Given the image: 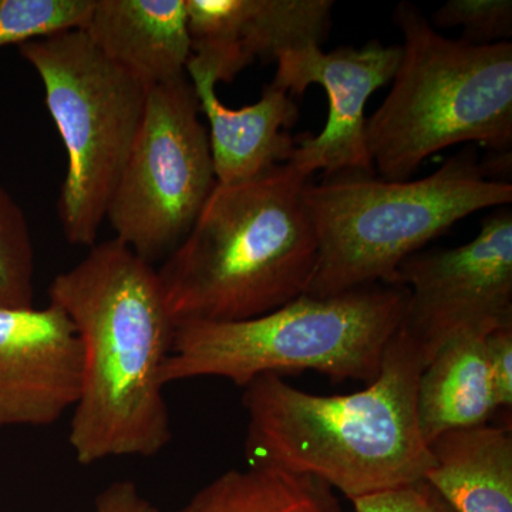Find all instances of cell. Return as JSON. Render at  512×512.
Returning a JSON list of instances; mask_svg holds the SVG:
<instances>
[{
    "mask_svg": "<svg viewBox=\"0 0 512 512\" xmlns=\"http://www.w3.org/2000/svg\"><path fill=\"white\" fill-rule=\"evenodd\" d=\"M394 285L409 291L402 332L424 365L450 340L488 335L512 323V212H491L473 241L416 252L397 268Z\"/></svg>",
    "mask_w": 512,
    "mask_h": 512,
    "instance_id": "9",
    "label": "cell"
},
{
    "mask_svg": "<svg viewBox=\"0 0 512 512\" xmlns=\"http://www.w3.org/2000/svg\"><path fill=\"white\" fill-rule=\"evenodd\" d=\"M424 366L399 329L379 376L359 392L320 396L279 375L256 377L242 399L248 467L316 478L350 501L424 480L431 467L417 420Z\"/></svg>",
    "mask_w": 512,
    "mask_h": 512,
    "instance_id": "2",
    "label": "cell"
},
{
    "mask_svg": "<svg viewBox=\"0 0 512 512\" xmlns=\"http://www.w3.org/2000/svg\"><path fill=\"white\" fill-rule=\"evenodd\" d=\"M433 28H461L468 45L507 42L512 36L511 0H448L433 13Z\"/></svg>",
    "mask_w": 512,
    "mask_h": 512,
    "instance_id": "20",
    "label": "cell"
},
{
    "mask_svg": "<svg viewBox=\"0 0 512 512\" xmlns=\"http://www.w3.org/2000/svg\"><path fill=\"white\" fill-rule=\"evenodd\" d=\"M427 481L456 512H512V436L507 427H468L430 444Z\"/></svg>",
    "mask_w": 512,
    "mask_h": 512,
    "instance_id": "15",
    "label": "cell"
},
{
    "mask_svg": "<svg viewBox=\"0 0 512 512\" xmlns=\"http://www.w3.org/2000/svg\"><path fill=\"white\" fill-rule=\"evenodd\" d=\"M82 345L69 316L46 308H0V427L52 426L74 409Z\"/></svg>",
    "mask_w": 512,
    "mask_h": 512,
    "instance_id": "11",
    "label": "cell"
},
{
    "mask_svg": "<svg viewBox=\"0 0 512 512\" xmlns=\"http://www.w3.org/2000/svg\"><path fill=\"white\" fill-rule=\"evenodd\" d=\"M485 355L498 409L512 406V323L485 335Z\"/></svg>",
    "mask_w": 512,
    "mask_h": 512,
    "instance_id": "22",
    "label": "cell"
},
{
    "mask_svg": "<svg viewBox=\"0 0 512 512\" xmlns=\"http://www.w3.org/2000/svg\"><path fill=\"white\" fill-rule=\"evenodd\" d=\"M356 512H456L426 480L352 501Z\"/></svg>",
    "mask_w": 512,
    "mask_h": 512,
    "instance_id": "21",
    "label": "cell"
},
{
    "mask_svg": "<svg viewBox=\"0 0 512 512\" xmlns=\"http://www.w3.org/2000/svg\"><path fill=\"white\" fill-rule=\"evenodd\" d=\"M96 0H0V47L84 30Z\"/></svg>",
    "mask_w": 512,
    "mask_h": 512,
    "instance_id": "19",
    "label": "cell"
},
{
    "mask_svg": "<svg viewBox=\"0 0 512 512\" xmlns=\"http://www.w3.org/2000/svg\"><path fill=\"white\" fill-rule=\"evenodd\" d=\"M35 249L28 218L0 185V308H30L35 296Z\"/></svg>",
    "mask_w": 512,
    "mask_h": 512,
    "instance_id": "18",
    "label": "cell"
},
{
    "mask_svg": "<svg viewBox=\"0 0 512 512\" xmlns=\"http://www.w3.org/2000/svg\"><path fill=\"white\" fill-rule=\"evenodd\" d=\"M393 20L402 55L392 89L366 124L367 148L383 180H412L424 160L456 144L510 150L512 43L450 39L407 0Z\"/></svg>",
    "mask_w": 512,
    "mask_h": 512,
    "instance_id": "4",
    "label": "cell"
},
{
    "mask_svg": "<svg viewBox=\"0 0 512 512\" xmlns=\"http://www.w3.org/2000/svg\"><path fill=\"white\" fill-rule=\"evenodd\" d=\"M39 74L67 154L57 200L64 237L92 248L143 123L150 87L114 63L84 30L18 47Z\"/></svg>",
    "mask_w": 512,
    "mask_h": 512,
    "instance_id": "7",
    "label": "cell"
},
{
    "mask_svg": "<svg viewBox=\"0 0 512 512\" xmlns=\"http://www.w3.org/2000/svg\"><path fill=\"white\" fill-rule=\"evenodd\" d=\"M187 77L210 124L208 137L218 184L245 183L289 163L296 147L289 130L299 120V107L291 93L269 83L256 103L231 109L218 99L214 74L192 57Z\"/></svg>",
    "mask_w": 512,
    "mask_h": 512,
    "instance_id": "13",
    "label": "cell"
},
{
    "mask_svg": "<svg viewBox=\"0 0 512 512\" xmlns=\"http://www.w3.org/2000/svg\"><path fill=\"white\" fill-rule=\"evenodd\" d=\"M400 46L372 40L362 47L342 46L323 52L308 45L289 50L276 60L272 84L291 96H303L318 84L328 96L329 116L318 136L296 143L289 164L311 178L316 171L375 175L366 141V104L380 87L392 82Z\"/></svg>",
    "mask_w": 512,
    "mask_h": 512,
    "instance_id": "10",
    "label": "cell"
},
{
    "mask_svg": "<svg viewBox=\"0 0 512 512\" xmlns=\"http://www.w3.org/2000/svg\"><path fill=\"white\" fill-rule=\"evenodd\" d=\"M94 512H160L133 481L107 485L94 501Z\"/></svg>",
    "mask_w": 512,
    "mask_h": 512,
    "instance_id": "23",
    "label": "cell"
},
{
    "mask_svg": "<svg viewBox=\"0 0 512 512\" xmlns=\"http://www.w3.org/2000/svg\"><path fill=\"white\" fill-rule=\"evenodd\" d=\"M47 295L82 345L69 431L77 463L157 456L173 437L164 367L175 332L157 269L113 238L57 275Z\"/></svg>",
    "mask_w": 512,
    "mask_h": 512,
    "instance_id": "1",
    "label": "cell"
},
{
    "mask_svg": "<svg viewBox=\"0 0 512 512\" xmlns=\"http://www.w3.org/2000/svg\"><path fill=\"white\" fill-rule=\"evenodd\" d=\"M177 512H342L335 491L306 476L266 468L225 471Z\"/></svg>",
    "mask_w": 512,
    "mask_h": 512,
    "instance_id": "17",
    "label": "cell"
},
{
    "mask_svg": "<svg viewBox=\"0 0 512 512\" xmlns=\"http://www.w3.org/2000/svg\"><path fill=\"white\" fill-rule=\"evenodd\" d=\"M512 202V184L491 180L467 148L420 180L336 174L306 185L318 259L306 295L328 298L379 284L431 239L488 208Z\"/></svg>",
    "mask_w": 512,
    "mask_h": 512,
    "instance_id": "5",
    "label": "cell"
},
{
    "mask_svg": "<svg viewBox=\"0 0 512 512\" xmlns=\"http://www.w3.org/2000/svg\"><path fill=\"white\" fill-rule=\"evenodd\" d=\"M484 338L476 333L458 336L424 366L417 386V420L429 446L448 431L487 424L498 409Z\"/></svg>",
    "mask_w": 512,
    "mask_h": 512,
    "instance_id": "16",
    "label": "cell"
},
{
    "mask_svg": "<svg viewBox=\"0 0 512 512\" xmlns=\"http://www.w3.org/2000/svg\"><path fill=\"white\" fill-rule=\"evenodd\" d=\"M308 184L289 163L245 183L217 184L157 269L175 325L258 318L308 292L318 259Z\"/></svg>",
    "mask_w": 512,
    "mask_h": 512,
    "instance_id": "3",
    "label": "cell"
},
{
    "mask_svg": "<svg viewBox=\"0 0 512 512\" xmlns=\"http://www.w3.org/2000/svg\"><path fill=\"white\" fill-rule=\"evenodd\" d=\"M84 32L150 89L187 77L192 45L185 0H96Z\"/></svg>",
    "mask_w": 512,
    "mask_h": 512,
    "instance_id": "14",
    "label": "cell"
},
{
    "mask_svg": "<svg viewBox=\"0 0 512 512\" xmlns=\"http://www.w3.org/2000/svg\"><path fill=\"white\" fill-rule=\"evenodd\" d=\"M407 298L404 286L375 284L328 298L305 293L238 322L177 323L165 386L220 377L247 387L259 376L305 370L335 382H375L387 345L402 326Z\"/></svg>",
    "mask_w": 512,
    "mask_h": 512,
    "instance_id": "6",
    "label": "cell"
},
{
    "mask_svg": "<svg viewBox=\"0 0 512 512\" xmlns=\"http://www.w3.org/2000/svg\"><path fill=\"white\" fill-rule=\"evenodd\" d=\"M188 77L151 87L143 123L106 220L144 261L184 241L217 187L207 127Z\"/></svg>",
    "mask_w": 512,
    "mask_h": 512,
    "instance_id": "8",
    "label": "cell"
},
{
    "mask_svg": "<svg viewBox=\"0 0 512 512\" xmlns=\"http://www.w3.org/2000/svg\"><path fill=\"white\" fill-rule=\"evenodd\" d=\"M332 0H185L192 59L217 83H231L256 59L322 46L332 25Z\"/></svg>",
    "mask_w": 512,
    "mask_h": 512,
    "instance_id": "12",
    "label": "cell"
}]
</instances>
